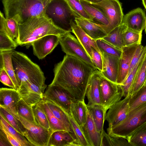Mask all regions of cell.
Segmentation results:
<instances>
[{
	"label": "cell",
	"instance_id": "obj_48",
	"mask_svg": "<svg viewBox=\"0 0 146 146\" xmlns=\"http://www.w3.org/2000/svg\"><path fill=\"white\" fill-rule=\"evenodd\" d=\"M0 81L4 85L16 90L12 80L3 68H0Z\"/></svg>",
	"mask_w": 146,
	"mask_h": 146
},
{
	"label": "cell",
	"instance_id": "obj_1",
	"mask_svg": "<svg viewBox=\"0 0 146 146\" xmlns=\"http://www.w3.org/2000/svg\"><path fill=\"white\" fill-rule=\"evenodd\" d=\"M50 84L60 86L76 100L84 101L89 79L96 70L81 59L66 54L54 66Z\"/></svg>",
	"mask_w": 146,
	"mask_h": 146
},
{
	"label": "cell",
	"instance_id": "obj_47",
	"mask_svg": "<svg viewBox=\"0 0 146 146\" xmlns=\"http://www.w3.org/2000/svg\"><path fill=\"white\" fill-rule=\"evenodd\" d=\"M92 61L96 68L101 72L103 69V61L101 54L92 48Z\"/></svg>",
	"mask_w": 146,
	"mask_h": 146
},
{
	"label": "cell",
	"instance_id": "obj_18",
	"mask_svg": "<svg viewBox=\"0 0 146 146\" xmlns=\"http://www.w3.org/2000/svg\"><path fill=\"white\" fill-rule=\"evenodd\" d=\"M100 72L96 70L90 77L88 83L86 95L88 100L87 106L102 105L100 88Z\"/></svg>",
	"mask_w": 146,
	"mask_h": 146
},
{
	"label": "cell",
	"instance_id": "obj_20",
	"mask_svg": "<svg viewBox=\"0 0 146 146\" xmlns=\"http://www.w3.org/2000/svg\"><path fill=\"white\" fill-rule=\"evenodd\" d=\"M82 128L90 146H101L102 133L97 131L92 116L88 111L86 122Z\"/></svg>",
	"mask_w": 146,
	"mask_h": 146
},
{
	"label": "cell",
	"instance_id": "obj_45",
	"mask_svg": "<svg viewBox=\"0 0 146 146\" xmlns=\"http://www.w3.org/2000/svg\"><path fill=\"white\" fill-rule=\"evenodd\" d=\"M72 9L80 16L92 22V18L86 12L80 0H66Z\"/></svg>",
	"mask_w": 146,
	"mask_h": 146
},
{
	"label": "cell",
	"instance_id": "obj_28",
	"mask_svg": "<svg viewBox=\"0 0 146 146\" xmlns=\"http://www.w3.org/2000/svg\"><path fill=\"white\" fill-rule=\"evenodd\" d=\"M123 23L111 31L103 39L119 49L122 50L125 46L123 40V34L127 29Z\"/></svg>",
	"mask_w": 146,
	"mask_h": 146
},
{
	"label": "cell",
	"instance_id": "obj_2",
	"mask_svg": "<svg viewBox=\"0 0 146 146\" xmlns=\"http://www.w3.org/2000/svg\"><path fill=\"white\" fill-rule=\"evenodd\" d=\"M18 25L19 36L16 42L20 46L31 45L34 40L47 35L63 37L68 32L57 27L45 15L29 18Z\"/></svg>",
	"mask_w": 146,
	"mask_h": 146
},
{
	"label": "cell",
	"instance_id": "obj_22",
	"mask_svg": "<svg viewBox=\"0 0 146 146\" xmlns=\"http://www.w3.org/2000/svg\"><path fill=\"white\" fill-rule=\"evenodd\" d=\"M74 21L90 38L96 40L107 35L104 30L98 24L81 17H76Z\"/></svg>",
	"mask_w": 146,
	"mask_h": 146
},
{
	"label": "cell",
	"instance_id": "obj_32",
	"mask_svg": "<svg viewBox=\"0 0 146 146\" xmlns=\"http://www.w3.org/2000/svg\"><path fill=\"white\" fill-rule=\"evenodd\" d=\"M38 103L46 115L50 129L52 132L59 130L68 131L62 123L52 112L44 99L41 100Z\"/></svg>",
	"mask_w": 146,
	"mask_h": 146
},
{
	"label": "cell",
	"instance_id": "obj_43",
	"mask_svg": "<svg viewBox=\"0 0 146 146\" xmlns=\"http://www.w3.org/2000/svg\"><path fill=\"white\" fill-rule=\"evenodd\" d=\"M17 111L18 115L29 121L36 123L32 106L29 105L22 98L17 105Z\"/></svg>",
	"mask_w": 146,
	"mask_h": 146
},
{
	"label": "cell",
	"instance_id": "obj_8",
	"mask_svg": "<svg viewBox=\"0 0 146 146\" xmlns=\"http://www.w3.org/2000/svg\"><path fill=\"white\" fill-rule=\"evenodd\" d=\"M18 115L25 129L23 135L33 146H48L52 131Z\"/></svg>",
	"mask_w": 146,
	"mask_h": 146
},
{
	"label": "cell",
	"instance_id": "obj_12",
	"mask_svg": "<svg viewBox=\"0 0 146 146\" xmlns=\"http://www.w3.org/2000/svg\"><path fill=\"white\" fill-rule=\"evenodd\" d=\"M131 95L125 97L113 104L106 112L105 117L110 129L120 123L127 117L129 109Z\"/></svg>",
	"mask_w": 146,
	"mask_h": 146
},
{
	"label": "cell",
	"instance_id": "obj_9",
	"mask_svg": "<svg viewBox=\"0 0 146 146\" xmlns=\"http://www.w3.org/2000/svg\"><path fill=\"white\" fill-rule=\"evenodd\" d=\"M59 43L62 50L66 54L79 58L96 69L84 48L70 32H67L63 37H60Z\"/></svg>",
	"mask_w": 146,
	"mask_h": 146
},
{
	"label": "cell",
	"instance_id": "obj_30",
	"mask_svg": "<svg viewBox=\"0 0 146 146\" xmlns=\"http://www.w3.org/2000/svg\"><path fill=\"white\" fill-rule=\"evenodd\" d=\"M53 115L64 125L68 131L76 139L67 115L63 110L52 102L44 99Z\"/></svg>",
	"mask_w": 146,
	"mask_h": 146
},
{
	"label": "cell",
	"instance_id": "obj_35",
	"mask_svg": "<svg viewBox=\"0 0 146 146\" xmlns=\"http://www.w3.org/2000/svg\"><path fill=\"white\" fill-rule=\"evenodd\" d=\"M68 117L72 129L74 133L76 141L78 146H90L82 127L76 121L70 112L66 113Z\"/></svg>",
	"mask_w": 146,
	"mask_h": 146
},
{
	"label": "cell",
	"instance_id": "obj_37",
	"mask_svg": "<svg viewBox=\"0 0 146 146\" xmlns=\"http://www.w3.org/2000/svg\"><path fill=\"white\" fill-rule=\"evenodd\" d=\"M0 113L10 125L17 131L23 135L25 129L23 125L19 119L15 117L5 109L0 106Z\"/></svg>",
	"mask_w": 146,
	"mask_h": 146
},
{
	"label": "cell",
	"instance_id": "obj_6",
	"mask_svg": "<svg viewBox=\"0 0 146 146\" xmlns=\"http://www.w3.org/2000/svg\"><path fill=\"white\" fill-rule=\"evenodd\" d=\"M146 122V102L129 110L124 120L111 128L107 129V133L112 137L126 139L134 130Z\"/></svg>",
	"mask_w": 146,
	"mask_h": 146
},
{
	"label": "cell",
	"instance_id": "obj_11",
	"mask_svg": "<svg viewBox=\"0 0 146 146\" xmlns=\"http://www.w3.org/2000/svg\"><path fill=\"white\" fill-rule=\"evenodd\" d=\"M43 97V99L52 102L66 113L70 112L71 101L75 100L62 87L50 84L44 93Z\"/></svg>",
	"mask_w": 146,
	"mask_h": 146
},
{
	"label": "cell",
	"instance_id": "obj_42",
	"mask_svg": "<svg viewBox=\"0 0 146 146\" xmlns=\"http://www.w3.org/2000/svg\"><path fill=\"white\" fill-rule=\"evenodd\" d=\"M0 121L8 131L16 139L19 141L23 146H33L31 143L22 135L17 131L5 119L0 113Z\"/></svg>",
	"mask_w": 146,
	"mask_h": 146
},
{
	"label": "cell",
	"instance_id": "obj_34",
	"mask_svg": "<svg viewBox=\"0 0 146 146\" xmlns=\"http://www.w3.org/2000/svg\"><path fill=\"white\" fill-rule=\"evenodd\" d=\"M146 84V54L137 72L131 93L133 96L142 86Z\"/></svg>",
	"mask_w": 146,
	"mask_h": 146
},
{
	"label": "cell",
	"instance_id": "obj_16",
	"mask_svg": "<svg viewBox=\"0 0 146 146\" xmlns=\"http://www.w3.org/2000/svg\"><path fill=\"white\" fill-rule=\"evenodd\" d=\"M122 23L128 29L142 32L146 27L145 13L140 7L134 9L124 15Z\"/></svg>",
	"mask_w": 146,
	"mask_h": 146
},
{
	"label": "cell",
	"instance_id": "obj_3",
	"mask_svg": "<svg viewBox=\"0 0 146 146\" xmlns=\"http://www.w3.org/2000/svg\"><path fill=\"white\" fill-rule=\"evenodd\" d=\"M12 59L15 75L19 87L32 83L46 88V78L40 67L24 53L13 50Z\"/></svg>",
	"mask_w": 146,
	"mask_h": 146
},
{
	"label": "cell",
	"instance_id": "obj_38",
	"mask_svg": "<svg viewBox=\"0 0 146 146\" xmlns=\"http://www.w3.org/2000/svg\"><path fill=\"white\" fill-rule=\"evenodd\" d=\"M32 107L36 123L51 130L46 115L39 103L32 106Z\"/></svg>",
	"mask_w": 146,
	"mask_h": 146
},
{
	"label": "cell",
	"instance_id": "obj_24",
	"mask_svg": "<svg viewBox=\"0 0 146 146\" xmlns=\"http://www.w3.org/2000/svg\"><path fill=\"white\" fill-rule=\"evenodd\" d=\"M88 111L84 101L76 100L71 101L70 112L78 124L81 127L86 123Z\"/></svg>",
	"mask_w": 146,
	"mask_h": 146
},
{
	"label": "cell",
	"instance_id": "obj_53",
	"mask_svg": "<svg viewBox=\"0 0 146 146\" xmlns=\"http://www.w3.org/2000/svg\"><path fill=\"white\" fill-rule=\"evenodd\" d=\"M145 32L146 33V27H145Z\"/></svg>",
	"mask_w": 146,
	"mask_h": 146
},
{
	"label": "cell",
	"instance_id": "obj_31",
	"mask_svg": "<svg viewBox=\"0 0 146 146\" xmlns=\"http://www.w3.org/2000/svg\"><path fill=\"white\" fill-rule=\"evenodd\" d=\"M126 139L131 146H146V122L134 130Z\"/></svg>",
	"mask_w": 146,
	"mask_h": 146
},
{
	"label": "cell",
	"instance_id": "obj_41",
	"mask_svg": "<svg viewBox=\"0 0 146 146\" xmlns=\"http://www.w3.org/2000/svg\"><path fill=\"white\" fill-rule=\"evenodd\" d=\"M146 102V84L142 86L129 100V110Z\"/></svg>",
	"mask_w": 146,
	"mask_h": 146
},
{
	"label": "cell",
	"instance_id": "obj_54",
	"mask_svg": "<svg viewBox=\"0 0 146 146\" xmlns=\"http://www.w3.org/2000/svg\"></svg>",
	"mask_w": 146,
	"mask_h": 146
},
{
	"label": "cell",
	"instance_id": "obj_5",
	"mask_svg": "<svg viewBox=\"0 0 146 146\" xmlns=\"http://www.w3.org/2000/svg\"><path fill=\"white\" fill-rule=\"evenodd\" d=\"M45 15L54 24L66 32H72L71 20L80 17L71 8L66 0H50L45 10Z\"/></svg>",
	"mask_w": 146,
	"mask_h": 146
},
{
	"label": "cell",
	"instance_id": "obj_19",
	"mask_svg": "<svg viewBox=\"0 0 146 146\" xmlns=\"http://www.w3.org/2000/svg\"><path fill=\"white\" fill-rule=\"evenodd\" d=\"M101 54L103 61V69L100 72L101 74L107 79L116 84L119 58L103 52H101Z\"/></svg>",
	"mask_w": 146,
	"mask_h": 146
},
{
	"label": "cell",
	"instance_id": "obj_15",
	"mask_svg": "<svg viewBox=\"0 0 146 146\" xmlns=\"http://www.w3.org/2000/svg\"><path fill=\"white\" fill-rule=\"evenodd\" d=\"M21 98L18 91L14 89L4 88L0 89V106L18 119L17 106Z\"/></svg>",
	"mask_w": 146,
	"mask_h": 146
},
{
	"label": "cell",
	"instance_id": "obj_26",
	"mask_svg": "<svg viewBox=\"0 0 146 146\" xmlns=\"http://www.w3.org/2000/svg\"><path fill=\"white\" fill-rule=\"evenodd\" d=\"M13 50L0 51V68H3L12 80L17 90L19 86L15 75L13 64L12 55Z\"/></svg>",
	"mask_w": 146,
	"mask_h": 146
},
{
	"label": "cell",
	"instance_id": "obj_13",
	"mask_svg": "<svg viewBox=\"0 0 146 146\" xmlns=\"http://www.w3.org/2000/svg\"><path fill=\"white\" fill-rule=\"evenodd\" d=\"M60 36L56 35H47L32 42L34 54L39 59L44 58L50 53L59 43Z\"/></svg>",
	"mask_w": 146,
	"mask_h": 146
},
{
	"label": "cell",
	"instance_id": "obj_40",
	"mask_svg": "<svg viewBox=\"0 0 146 146\" xmlns=\"http://www.w3.org/2000/svg\"><path fill=\"white\" fill-rule=\"evenodd\" d=\"M142 33L127 28L123 34L125 46H129L135 44H141Z\"/></svg>",
	"mask_w": 146,
	"mask_h": 146
},
{
	"label": "cell",
	"instance_id": "obj_50",
	"mask_svg": "<svg viewBox=\"0 0 146 146\" xmlns=\"http://www.w3.org/2000/svg\"><path fill=\"white\" fill-rule=\"evenodd\" d=\"M0 146H11L9 142L4 133L0 129Z\"/></svg>",
	"mask_w": 146,
	"mask_h": 146
},
{
	"label": "cell",
	"instance_id": "obj_7",
	"mask_svg": "<svg viewBox=\"0 0 146 146\" xmlns=\"http://www.w3.org/2000/svg\"><path fill=\"white\" fill-rule=\"evenodd\" d=\"M90 3L101 11L108 19L109 22L108 25L98 24L107 34L121 24L124 15L121 3L119 0H102L98 3Z\"/></svg>",
	"mask_w": 146,
	"mask_h": 146
},
{
	"label": "cell",
	"instance_id": "obj_46",
	"mask_svg": "<svg viewBox=\"0 0 146 146\" xmlns=\"http://www.w3.org/2000/svg\"><path fill=\"white\" fill-rule=\"evenodd\" d=\"M145 52H146V46H143L141 44H139L132 58L128 75Z\"/></svg>",
	"mask_w": 146,
	"mask_h": 146
},
{
	"label": "cell",
	"instance_id": "obj_4",
	"mask_svg": "<svg viewBox=\"0 0 146 146\" xmlns=\"http://www.w3.org/2000/svg\"><path fill=\"white\" fill-rule=\"evenodd\" d=\"M50 0H2L6 18H12L18 23L28 19L45 15Z\"/></svg>",
	"mask_w": 146,
	"mask_h": 146
},
{
	"label": "cell",
	"instance_id": "obj_17",
	"mask_svg": "<svg viewBox=\"0 0 146 146\" xmlns=\"http://www.w3.org/2000/svg\"><path fill=\"white\" fill-rule=\"evenodd\" d=\"M45 89L35 84L29 83L20 86L17 91L27 104L32 106L43 99Z\"/></svg>",
	"mask_w": 146,
	"mask_h": 146
},
{
	"label": "cell",
	"instance_id": "obj_44",
	"mask_svg": "<svg viewBox=\"0 0 146 146\" xmlns=\"http://www.w3.org/2000/svg\"><path fill=\"white\" fill-rule=\"evenodd\" d=\"M17 45V42L5 33L0 31V51L14 50Z\"/></svg>",
	"mask_w": 146,
	"mask_h": 146
},
{
	"label": "cell",
	"instance_id": "obj_29",
	"mask_svg": "<svg viewBox=\"0 0 146 146\" xmlns=\"http://www.w3.org/2000/svg\"><path fill=\"white\" fill-rule=\"evenodd\" d=\"M84 9L92 18V22L96 24L108 25L109 22L106 16L99 10L93 6L90 2L85 0H80Z\"/></svg>",
	"mask_w": 146,
	"mask_h": 146
},
{
	"label": "cell",
	"instance_id": "obj_39",
	"mask_svg": "<svg viewBox=\"0 0 146 146\" xmlns=\"http://www.w3.org/2000/svg\"><path fill=\"white\" fill-rule=\"evenodd\" d=\"M101 53L103 52L106 54L116 56L119 58L122 50L114 46L102 38L96 40Z\"/></svg>",
	"mask_w": 146,
	"mask_h": 146
},
{
	"label": "cell",
	"instance_id": "obj_14",
	"mask_svg": "<svg viewBox=\"0 0 146 146\" xmlns=\"http://www.w3.org/2000/svg\"><path fill=\"white\" fill-rule=\"evenodd\" d=\"M139 44L125 46L122 48L121 54L119 59L117 84L121 85L127 77L132 58Z\"/></svg>",
	"mask_w": 146,
	"mask_h": 146
},
{
	"label": "cell",
	"instance_id": "obj_49",
	"mask_svg": "<svg viewBox=\"0 0 146 146\" xmlns=\"http://www.w3.org/2000/svg\"><path fill=\"white\" fill-rule=\"evenodd\" d=\"M0 129L4 133L9 142L13 146H23L22 144L6 129L0 121Z\"/></svg>",
	"mask_w": 146,
	"mask_h": 146
},
{
	"label": "cell",
	"instance_id": "obj_36",
	"mask_svg": "<svg viewBox=\"0 0 146 146\" xmlns=\"http://www.w3.org/2000/svg\"><path fill=\"white\" fill-rule=\"evenodd\" d=\"M102 138L101 146H131L127 139L121 137H112L104 129L101 132Z\"/></svg>",
	"mask_w": 146,
	"mask_h": 146
},
{
	"label": "cell",
	"instance_id": "obj_21",
	"mask_svg": "<svg viewBox=\"0 0 146 146\" xmlns=\"http://www.w3.org/2000/svg\"><path fill=\"white\" fill-rule=\"evenodd\" d=\"M70 24L71 27L72 32L75 35L91 58L92 47L101 54L95 40L88 36L80 26L74 22L73 20H71Z\"/></svg>",
	"mask_w": 146,
	"mask_h": 146
},
{
	"label": "cell",
	"instance_id": "obj_23",
	"mask_svg": "<svg viewBox=\"0 0 146 146\" xmlns=\"http://www.w3.org/2000/svg\"><path fill=\"white\" fill-rule=\"evenodd\" d=\"M78 146L72 134L65 130H59L52 132L48 146Z\"/></svg>",
	"mask_w": 146,
	"mask_h": 146
},
{
	"label": "cell",
	"instance_id": "obj_52",
	"mask_svg": "<svg viewBox=\"0 0 146 146\" xmlns=\"http://www.w3.org/2000/svg\"><path fill=\"white\" fill-rule=\"evenodd\" d=\"M142 3L146 10V0H142Z\"/></svg>",
	"mask_w": 146,
	"mask_h": 146
},
{
	"label": "cell",
	"instance_id": "obj_51",
	"mask_svg": "<svg viewBox=\"0 0 146 146\" xmlns=\"http://www.w3.org/2000/svg\"><path fill=\"white\" fill-rule=\"evenodd\" d=\"M102 0H86V1L92 3H98L100 2Z\"/></svg>",
	"mask_w": 146,
	"mask_h": 146
},
{
	"label": "cell",
	"instance_id": "obj_33",
	"mask_svg": "<svg viewBox=\"0 0 146 146\" xmlns=\"http://www.w3.org/2000/svg\"><path fill=\"white\" fill-rule=\"evenodd\" d=\"M146 54V52L143 54L139 62L128 75L122 84L120 85L123 92V97L124 98L131 95L137 72Z\"/></svg>",
	"mask_w": 146,
	"mask_h": 146
},
{
	"label": "cell",
	"instance_id": "obj_27",
	"mask_svg": "<svg viewBox=\"0 0 146 146\" xmlns=\"http://www.w3.org/2000/svg\"><path fill=\"white\" fill-rule=\"evenodd\" d=\"M87 107L88 111L92 116L97 131L101 133L104 129V125L106 120L107 111L102 105L94 104L87 106Z\"/></svg>",
	"mask_w": 146,
	"mask_h": 146
},
{
	"label": "cell",
	"instance_id": "obj_10",
	"mask_svg": "<svg viewBox=\"0 0 146 146\" xmlns=\"http://www.w3.org/2000/svg\"><path fill=\"white\" fill-rule=\"evenodd\" d=\"M100 88L102 105L107 111L123 97L120 85L110 81L102 74Z\"/></svg>",
	"mask_w": 146,
	"mask_h": 146
},
{
	"label": "cell",
	"instance_id": "obj_25",
	"mask_svg": "<svg viewBox=\"0 0 146 146\" xmlns=\"http://www.w3.org/2000/svg\"><path fill=\"white\" fill-rule=\"evenodd\" d=\"M0 31L4 32L16 42L19 36L18 23L13 18H6L1 11Z\"/></svg>",
	"mask_w": 146,
	"mask_h": 146
}]
</instances>
